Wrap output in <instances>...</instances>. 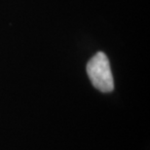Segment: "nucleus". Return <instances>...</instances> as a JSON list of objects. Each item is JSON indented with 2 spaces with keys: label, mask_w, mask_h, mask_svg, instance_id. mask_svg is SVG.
Returning a JSON list of instances; mask_svg holds the SVG:
<instances>
[{
  "label": "nucleus",
  "mask_w": 150,
  "mask_h": 150,
  "mask_svg": "<svg viewBox=\"0 0 150 150\" xmlns=\"http://www.w3.org/2000/svg\"><path fill=\"white\" fill-rule=\"evenodd\" d=\"M87 73L92 84L100 92L108 93L114 89L113 76L109 61L103 52H98L87 64Z\"/></svg>",
  "instance_id": "1"
}]
</instances>
